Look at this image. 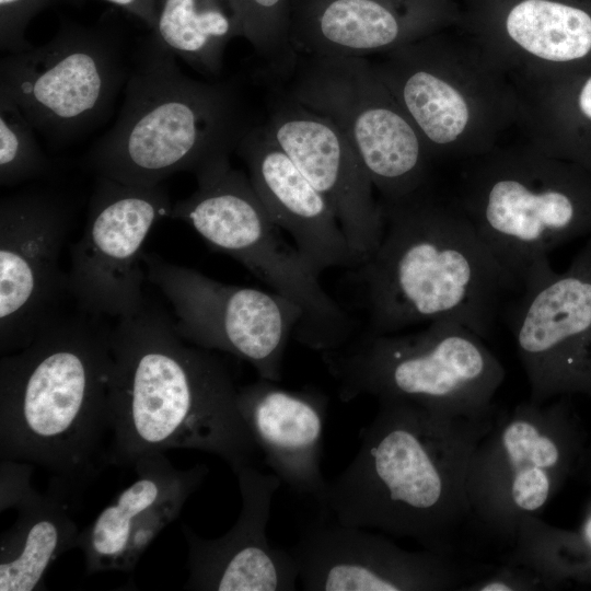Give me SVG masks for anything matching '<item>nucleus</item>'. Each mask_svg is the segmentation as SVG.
I'll return each mask as SVG.
<instances>
[{
  "label": "nucleus",
  "mask_w": 591,
  "mask_h": 591,
  "mask_svg": "<svg viewBox=\"0 0 591 591\" xmlns=\"http://www.w3.org/2000/svg\"><path fill=\"white\" fill-rule=\"evenodd\" d=\"M378 403L354 459L328 482L321 517L448 556L452 534L468 518L473 453L499 409L461 416L401 399Z\"/></svg>",
  "instance_id": "obj_1"
},
{
  "label": "nucleus",
  "mask_w": 591,
  "mask_h": 591,
  "mask_svg": "<svg viewBox=\"0 0 591 591\" xmlns=\"http://www.w3.org/2000/svg\"><path fill=\"white\" fill-rule=\"evenodd\" d=\"M104 318L58 311L0 360V457L45 468L62 498L111 465L113 326Z\"/></svg>",
  "instance_id": "obj_2"
},
{
  "label": "nucleus",
  "mask_w": 591,
  "mask_h": 591,
  "mask_svg": "<svg viewBox=\"0 0 591 591\" xmlns=\"http://www.w3.org/2000/svg\"><path fill=\"white\" fill-rule=\"evenodd\" d=\"M108 385L109 464L194 449L234 472L252 464L256 444L237 406L239 387L221 358L185 341L171 317L149 304L112 327Z\"/></svg>",
  "instance_id": "obj_3"
},
{
  "label": "nucleus",
  "mask_w": 591,
  "mask_h": 591,
  "mask_svg": "<svg viewBox=\"0 0 591 591\" xmlns=\"http://www.w3.org/2000/svg\"><path fill=\"white\" fill-rule=\"evenodd\" d=\"M384 228L375 252L355 270L371 334L452 321L489 337L503 298L517 285L456 204L429 184L380 201Z\"/></svg>",
  "instance_id": "obj_4"
},
{
  "label": "nucleus",
  "mask_w": 591,
  "mask_h": 591,
  "mask_svg": "<svg viewBox=\"0 0 591 591\" xmlns=\"http://www.w3.org/2000/svg\"><path fill=\"white\" fill-rule=\"evenodd\" d=\"M251 126L231 82L188 77L149 32L131 53L115 123L80 164L125 184L155 186L230 158Z\"/></svg>",
  "instance_id": "obj_5"
},
{
  "label": "nucleus",
  "mask_w": 591,
  "mask_h": 591,
  "mask_svg": "<svg viewBox=\"0 0 591 591\" xmlns=\"http://www.w3.org/2000/svg\"><path fill=\"white\" fill-rule=\"evenodd\" d=\"M372 62L434 157L472 159L498 144L518 123L515 84L499 62L459 25Z\"/></svg>",
  "instance_id": "obj_6"
},
{
  "label": "nucleus",
  "mask_w": 591,
  "mask_h": 591,
  "mask_svg": "<svg viewBox=\"0 0 591 591\" xmlns=\"http://www.w3.org/2000/svg\"><path fill=\"white\" fill-rule=\"evenodd\" d=\"M472 162L457 205L519 290L555 247L591 236V173L531 141Z\"/></svg>",
  "instance_id": "obj_7"
},
{
  "label": "nucleus",
  "mask_w": 591,
  "mask_h": 591,
  "mask_svg": "<svg viewBox=\"0 0 591 591\" xmlns=\"http://www.w3.org/2000/svg\"><path fill=\"white\" fill-rule=\"evenodd\" d=\"M322 360L343 402L401 399L461 416L497 410L494 397L506 376L482 337L445 320L409 334L364 332L322 352Z\"/></svg>",
  "instance_id": "obj_8"
},
{
  "label": "nucleus",
  "mask_w": 591,
  "mask_h": 591,
  "mask_svg": "<svg viewBox=\"0 0 591 591\" xmlns=\"http://www.w3.org/2000/svg\"><path fill=\"white\" fill-rule=\"evenodd\" d=\"M195 176L196 190L173 204L169 218L190 225L210 246L297 304L301 320L293 334L302 345L321 354L345 345L355 324L297 247L285 241L250 177L233 169L230 158Z\"/></svg>",
  "instance_id": "obj_9"
},
{
  "label": "nucleus",
  "mask_w": 591,
  "mask_h": 591,
  "mask_svg": "<svg viewBox=\"0 0 591 591\" xmlns=\"http://www.w3.org/2000/svg\"><path fill=\"white\" fill-rule=\"evenodd\" d=\"M584 431L568 397L499 410L467 472L468 518L513 543L520 523L541 517L583 463Z\"/></svg>",
  "instance_id": "obj_10"
},
{
  "label": "nucleus",
  "mask_w": 591,
  "mask_h": 591,
  "mask_svg": "<svg viewBox=\"0 0 591 591\" xmlns=\"http://www.w3.org/2000/svg\"><path fill=\"white\" fill-rule=\"evenodd\" d=\"M130 59L115 26L62 22L45 44L1 58L0 95L51 144L63 146L106 121Z\"/></svg>",
  "instance_id": "obj_11"
},
{
  "label": "nucleus",
  "mask_w": 591,
  "mask_h": 591,
  "mask_svg": "<svg viewBox=\"0 0 591 591\" xmlns=\"http://www.w3.org/2000/svg\"><path fill=\"white\" fill-rule=\"evenodd\" d=\"M288 77L286 94L340 129L380 201L404 199L428 185V149L366 57L297 56Z\"/></svg>",
  "instance_id": "obj_12"
},
{
  "label": "nucleus",
  "mask_w": 591,
  "mask_h": 591,
  "mask_svg": "<svg viewBox=\"0 0 591 591\" xmlns=\"http://www.w3.org/2000/svg\"><path fill=\"white\" fill-rule=\"evenodd\" d=\"M147 280L171 303L173 323L188 344L247 361L259 378L281 380L289 337L301 310L260 289L228 285L200 271L143 252Z\"/></svg>",
  "instance_id": "obj_13"
},
{
  "label": "nucleus",
  "mask_w": 591,
  "mask_h": 591,
  "mask_svg": "<svg viewBox=\"0 0 591 591\" xmlns=\"http://www.w3.org/2000/svg\"><path fill=\"white\" fill-rule=\"evenodd\" d=\"M517 292L511 329L529 399L591 397V236L565 271L544 258Z\"/></svg>",
  "instance_id": "obj_14"
},
{
  "label": "nucleus",
  "mask_w": 591,
  "mask_h": 591,
  "mask_svg": "<svg viewBox=\"0 0 591 591\" xmlns=\"http://www.w3.org/2000/svg\"><path fill=\"white\" fill-rule=\"evenodd\" d=\"M173 204L163 184L129 185L96 175L86 222L71 248L68 292L77 308L103 317H127L147 303L143 245Z\"/></svg>",
  "instance_id": "obj_15"
},
{
  "label": "nucleus",
  "mask_w": 591,
  "mask_h": 591,
  "mask_svg": "<svg viewBox=\"0 0 591 591\" xmlns=\"http://www.w3.org/2000/svg\"><path fill=\"white\" fill-rule=\"evenodd\" d=\"M72 207L55 190L36 188L0 200V350L25 348L59 311L68 292L60 255Z\"/></svg>",
  "instance_id": "obj_16"
},
{
  "label": "nucleus",
  "mask_w": 591,
  "mask_h": 591,
  "mask_svg": "<svg viewBox=\"0 0 591 591\" xmlns=\"http://www.w3.org/2000/svg\"><path fill=\"white\" fill-rule=\"evenodd\" d=\"M289 551L306 591H447L465 583L445 555L407 551L369 529L323 517Z\"/></svg>",
  "instance_id": "obj_17"
},
{
  "label": "nucleus",
  "mask_w": 591,
  "mask_h": 591,
  "mask_svg": "<svg viewBox=\"0 0 591 591\" xmlns=\"http://www.w3.org/2000/svg\"><path fill=\"white\" fill-rule=\"evenodd\" d=\"M459 26L513 82L591 68V0H461Z\"/></svg>",
  "instance_id": "obj_18"
},
{
  "label": "nucleus",
  "mask_w": 591,
  "mask_h": 591,
  "mask_svg": "<svg viewBox=\"0 0 591 591\" xmlns=\"http://www.w3.org/2000/svg\"><path fill=\"white\" fill-rule=\"evenodd\" d=\"M264 127L327 199L350 246L366 262L380 244L384 216L349 140L329 118L287 94L274 103Z\"/></svg>",
  "instance_id": "obj_19"
},
{
  "label": "nucleus",
  "mask_w": 591,
  "mask_h": 591,
  "mask_svg": "<svg viewBox=\"0 0 591 591\" xmlns=\"http://www.w3.org/2000/svg\"><path fill=\"white\" fill-rule=\"evenodd\" d=\"M461 0H291L297 56L384 54L459 25Z\"/></svg>",
  "instance_id": "obj_20"
},
{
  "label": "nucleus",
  "mask_w": 591,
  "mask_h": 591,
  "mask_svg": "<svg viewBox=\"0 0 591 591\" xmlns=\"http://www.w3.org/2000/svg\"><path fill=\"white\" fill-rule=\"evenodd\" d=\"M242 507L235 524L222 536L204 538L188 525L182 531L187 543L188 577L185 589L207 591H292L299 581L289 548L270 545L266 528L271 503L281 482L253 464L233 472Z\"/></svg>",
  "instance_id": "obj_21"
},
{
  "label": "nucleus",
  "mask_w": 591,
  "mask_h": 591,
  "mask_svg": "<svg viewBox=\"0 0 591 591\" xmlns=\"http://www.w3.org/2000/svg\"><path fill=\"white\" fill-rule=\"evenodd\" d=\"M132 467L134 483L79 533L86 575L132 571L208 474L204 464L177 470L161 452L139 457Z\"/></svg>",
  "instance_id": "obj_22"
},
{
  "label": "nucleus",
  "mask_w": 591,
  "mask_h": 591,
  "mask_svg": "<svg viewBox=\"0 0 591 591\" xmlns=\"http://www.w3.org/2000/svg\"><path fill=\"white\" fill-rule=\"evenodd\" d=\"M235 152L276 224L320 275L334 267L350 269L361 260L350 246L327 199L301 173L262 126H251Z\"/></svg>",
  "instance_id": "obj_23"
},
{
  "label": "nucleus",
  "mask_w": 591,
  "mask_h": 591,
  "mask_svg": "<svg viewBox=\"0 0 591 591\" xmlns=\"http://www.w3.org/2000/svg\"><path fill=\"white\" fill-rule=\"evenodd\" d=\"M327 397L315 390L289 391L259 378L239 387L237 406L266 464L291 490L323 506L322 473Z\"/></svg>",
  "instance_id": "obj_24"
},
{
  "label": "nucleus",
  "mask_w": 591,
  "mask_h": 591,
  "mask_svg": "<svg viewBox=\"0 0 591 591\" xmlns=\"http://www.w3.org/2000/svg\"><path fill=\"white\" fill-rule=\"evenodd\" d=\"M514 84L528 140L591 173V68Z\"/></svg>",
  "instance_id": "obj_25"
},
{
  "label": "nucleus",
  "mask_w": 591,
  "mask_h": 591,
  "mask_svg": "<svg viewBox=\"0 0 591 591\" xmlns=\"http://www.w3.org/2000/svg\"><path fill=\"white\" fill-rule=\"evenodd\" d=\"M65 500L33 488L16 503L18 518L0 541V591L45 589L51 564L77 547L80 531Z\"/></svg>",
  "instance_id": "obj_26"
},
{
  "label": "nucleus",
  "mask_w": 591,
  "mask_h": 591,
  "mask_svg": "<svg viewBox=\"0 0 591 591\" xmlns=\"http://www.w3.org/2000/svg\"><path fill=\"white\" fill-rule=\"evenodd\" d=\"M163 46L204 76L217 77L224 51L244 37L240 0H161L149 31Z\"/></svg>",
  "instance_id": "obj_27"
},
{
  "label": "nucleus",
  "mask_w": 591,
  "mask_h": 591,
  "mask_svg": "<svg viewBox=\"0 0 591 591\" xmlns=\"http://www.w3.org/2000/svg\"><path fill=\"white\" fill-rule=\"evenodd\" d=\"M54 172L55 164L39 146L34 126L14 102L0 95L1 186H16Z\"/></svg>",
  "instance_id": "obj_28"
},
{
  "label": "nucleus",
  "mask_w": 591,
  "mask_h": 591,
  "mask_svg": "<svg viewBox=\"0 0 591 591\" xmlns=\"http://www.w3.org/2000/svg\"><path fill=\"white\" fill-rule=\"evenodd\" d=\"M244 18V38L273 73L289 76L297 54L290 43L291 0H240Z\"/></svg>",
  "instance_id": "obj_29"
},
{
  "label": "nucleus",
  "mask_w": 591,
  "mask_h": 591,
  "mask_svg": "<svg viewBox=\"0 0 591 591\" xmlns=\"http://www.w3.org/2000/svg\"><path fill=\"white\" fill-rule=\"evenodd\" d=\"M57 0H0V48L7 54L33 47L25 32L31 21Z\"/></svg>",
  "instance_id": "obj_30"
},
{
  "label": "nucleus",
  "mask_w": 591,
  "mask_h": 591,
  "mask_svg": "<svg viewBox=\"0 0 591 591\" xmlns=\"http://www.w3.org/2000/svg\"><path fill=\"white\" fill-rule=\"evenodd\" d=\"M464 591H533L549 590L545 580L529 568L505 561L472 582L464 583Z\"/></svg>",
  "instance_id": "obj_31"
},
{
  "label": "nucleus",
  "mask_w": 591,
  "mask_h": 591,
  "mask_svg": "<svg viewBox=\"0 0 591 591\" xmlns=\"http://www.w3.org/2000/svg\"><path fill=\"white\" fill-rule=\"evenodd\" d=\"M113 3L141 21L149 31H152L158 18V0H105Z\"/></svg>",
  "instance_id": "obj_32"
},
{
  "label": "nucleus",
  "mask_w": 591,
  "mask_h": 591,
  "mask_svg": "<svg viewBox=\"0 0 591 591\" xmlns=\"http://www.w3.org/2000/svg\"><path fill=\"white\" fill-rule=\"evenodd\" d=\"M582 464H588V473L591 474V445L589 448H587L586 450V454H584V459H583V463Z\"/></svg>",
  "instance_id": "obj_33"
},
{
  "label": "nucleus",
  "mask_w": 591,
  "mask_h": 591,
  "mask_svg": "<svg viewBox=\"0 0 591 591\" xmlns=\"http://www.w3.org/2000/svg\"><path fill=\"white\" fill-rule=\"evenodd\" d=\"M158 1H159V3L161 2V0H158Z\"/></svg>",
  "instance_id": "obj_34"
}]
</instances>
